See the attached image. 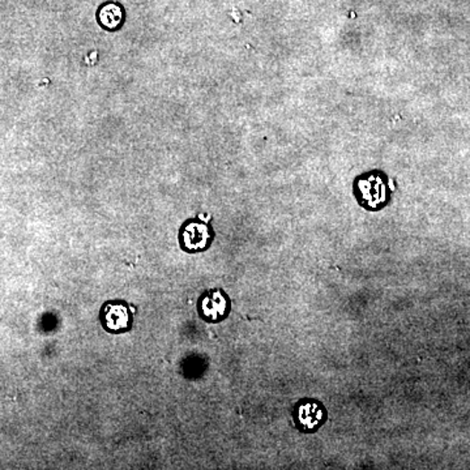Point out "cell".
Instances as JSON below:
<instances>
[{"label":"cell","instance_id":"1","mask_svg":"<svg viewBox=\"0 0 470 470\" xmlns=\"http://www.w3.org/2000/svg\"><path fill=\"white\" fill-rule=\"evenodd\" d=\"M353 194L359 206L368 212L385 209L392 199L387 174L382 170L363 173L353 182Z\"/></svg>","mask_w":470,"mask_h":470},{"label":"cell","instance_id":"2","mask_svg":"<svg viewBox=\"0 0 470 470\" xmlns=\"http://www.w3.org/2000/svg\"><path fill=\"white\" fill-rule=\"evenodd\" d=\"M291 418L299 432L315 434L327 423L328 411L320 400L304 397L291 409Z\"/></svg>","mask_w":470,"mask_h":470},{"label":"cell","instance_id":"3","mask_svg":"<svg viewBox=\"0 0 470 470\" xmlns=\"http://www.w3.org/2000/svg\"><path fill=\"white\" fill-rule=\"evenodd\" d=\"M135 308L123 299H111L100 310V322L106 333L120 334L134 327Z\"/></svg>","mask_w":470,"mask_h":470},{"label":"cell","instance_id":"4","mask_svg":"<svg viewBox=\"0 0 470 470\" xmlns=\"http://www.w3.org/2000/svg\"><path fill=\"white\" fill-rule=\"evenodd\" d=\"M196 308H198V315L200 316V319L210 324H217L227 319L232 313V299L221 288H213V289H207L201 293Z\"/></svg>","mask_w":470,"mask_h":470},{"label":"cell","instance_id":"5","mask_svg":"<svg viewBox=\"0 0 470 470\" xmlns=\"http://www.w3.org/2000/svg\"><path fill=\"white\" fill-rule=\"evenodd\" d=\"M213 239H215V232L212 226L199 218L184 222L182 226L180 244L184 253H204L209 249Z\"/></svg>","mask_w":470,"mask_h":470},{"label":"cell","instance_id":"6","mask_svg":"<svg viewBox=\"0 0 470 470\" xmlns=\"http://www.w3.org/2000/svg\"><path fill=\"white\" fill-rule=\"evenodd\" d=\"M123 19H125V13H123V8L117 3H106L100 8V13H98V20H100L101 24L108 29L120 27L123 22Z\"/></svg>","mask_w":470,"mask_h":470}]
</instances>
